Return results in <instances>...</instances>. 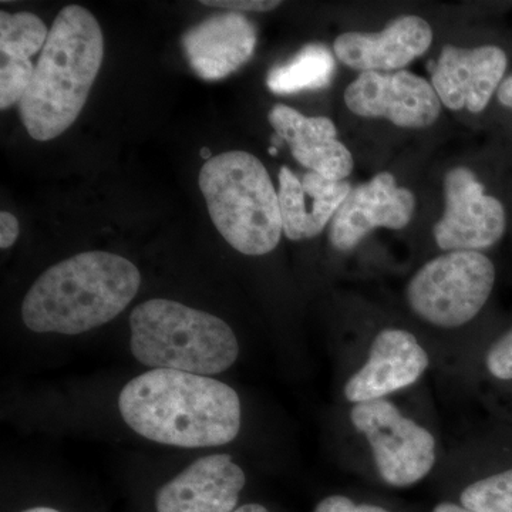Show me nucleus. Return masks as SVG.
I'll return each mask as SVG.
<instances>
[{
	"instance_id": "19",
	"label": "nucleus",
	"mask_w": 512,
	"mask_h": 512,
	"mask_svg": "<svg viewBox=\"0 0 512 512\" xmlns=\"http://www.w3.org/2000/svg\"><path fill=\"white\" fill-rule=\"evenodd\" d=\"M50 30L29 12H0V52L2 59H30L46 45Z\"/></svg>"
},
{
	"instance_id": "26",
	"label": "nucleus",
	"mask_w": 512,
	"mask_h": 512,
	"mask_svg": "<svg viewBox=\"0 0 512 512\" xmlns=\"http://www.w3.org/2000/svg\"><path fill=\"white\" fill-rule=\"evenodd\" d=\"M433 512H473L467 510L463 505H458L454 503H441L434 508Z\"/></svg>"
},
{
	"instance_id": "23",
	"label": "nucleus",
	"mask_w": 512,
	"mask_h": 512,
	"mask_svg": "<svg viewBox=\"0 0 512 512\" xmlns=\"http://www.w3.org/2000/svg\"><path fill=\"white\" fill-rule=\"evenodd\" d=\"M313 512H390L373 504H356L345 495H330L316 505Z\"/></svg>"
},
{
	"instance_id": "15",
	"label": "nucleus",
	"mask_w": 512,
	"mask_h": 512,
	"mask_svg": "<svg viewBox=\"0 0 512 512\" xmlns=\"http://www.w3.org/2000/svg\"><path fill=\"white\" fill-rule=\"evenodd\" d=\"M254 23L231 12L205 19L183 36L191 69L204 80H221L237 72L254 55Z\"/></svg>"
},
{
	"instance_id": "7",
	"label": "nucleus",
	"mask_w": 512,
	"mask_h": 512,
	"mask_svg": "<svg viewBox=\"0 0 512 512\" xmlns=\"http://www.w3.org/2000/svg\"><path fill=\"white\" fill-rule=\"evenodd\" d=\"M357 431L372 447L377 471L392 487H410L436 464V440L429 430L403 416L392 402L357 403L350 412Z\"/></svg>"
},
{
	"instance_id": "24",
	"label": "nucleus",
	"mask_w": 512,
	"mask_h": 512,
	"mask_svg": "<svg viewBox=\"0 0 512 512\" xmlns=\"http://www.w3.org/2000/svg\"><path fill=\"white\" fill-rule=\"evenodd\" d=\"M201 5L211 8L242 10V12H269L281 5L278 0H202Z\"/></svg>"
},
{
	"instance_id": "20",
	"label": "nucleus",
	"mask_w": 512,
	"mask_h": 512,
	"mask_svg": "<svg viewBox=\"0 0 512 512\" xmlns=\"http://www.w3.org/2000/svg\"><path fill=\"white\" fill-rule=\"evenodd\" d=\"M460 503L473 512H512V468L468 485Z\"/></svg>"
},
{
	"instance_id": "9",
	"label": "nucleus",
	"mask_w": 512,
	"mask_h": 512,
	"mask_svg": "<svg viewBox=\"0 0 512 512\" xmlns=\"http://www.w3.org/2000/svg\"><path fill=\"white\" fill-rule=\"evenodd\" d=\"M345 103L356 116L386 119L404 128L429 127L441 111L433 84L403 70L360 74L346 89Z\"/></svg>"
},
{
	"instance_id": "5",
	"label": "nucleus",
	"mask_w": 512,
	"mask_h": 512,
	"mask_svg": "<svg viewBox=\"0 0 512 512\" xmlns=\"http://www.w3.org/2000/svg\"><path fill=\"white\" fill-rule=\"evenodd\" d=\"M198 183L218 232L241 254L274 251L284 234L281 205L265 165L245 151L212 157Z\"/></svg>"
},
{
	"instance_id": "21",
	"label": "nucleus",
	"mask_w": 512,
	"mask_h": 512,
	"mask_svg": "<svg viewBox=\"0 0 512 512\" xmlns=\"http://www.w3.org/2000/svg\"><path fill=\"white\" fill-rule=\"evenodd\" d=\"M35 64L30 59H2L0 69V109L19 104L28 92Z\"/></svg>"
},
{
	"instance_id": "8",
	"label": "nucleus",
	"mask_w": 512,
	"mask_h": 512,
	"mask_svg": "<svg viewBox=\"0 0 512 512\" xmlns=\"http://www.w3.org/2000/svg\"><path fill=\"white\" fill-rule=\"evenodd\" d=\"M444 194L446 210L433 231L440 249L480 252L503 238V204L485 194L473 171L466 167L453 168L446 175Z\"/></svg>"
},
{
	"instance_id": "4",
	"label": "nucleus",
	"mask_w": 512,
	"mask_h": 512,
	"mask_svg": "<svg viewBox=\"0 0 512 512\" xmlns=\"http://www.w3.org/2000/svg\"><path fill=\"white\" fill-rule=\"evenodd\" d=\"M131 353L153 369L211 376L225 372L239 355L228 323L180 302L151 299L130 316Z\"/></svg>"
},
{
	"instance_id": "11",
	"label": "nucleus",
	"mask_w": 512,
	"mask_h": 512,
	"mask_svg": "<svg viewBox=\"0 0 512 512\" xmlns=\"http://www.w3.org/2000/svg\"><path fill=\"white\" fill-rule=\"evenodd\" d=\"M427 367L429 355L412 333L384 329L376 336L365 365L346 383V399L355 404L382 400L412 386Z\"/></svg>"
},
{
	"instance_id": "18",
	"label": "nucleus",
	"mask_w": 512,
	"mask_h": 512,
	"mask_svg": "<svg viewBox=\"0 0 512 512\" xmlns=\"http://www.w3.org/2000/svg\"><path fill=\"white\" fill-rule=\"evenodd\" d=\"M335 69V59L328 47L312 43L303 47L288 63L274 67L268 74L266 84L275 94L322 89L332 80Z\"/></svg>"
},
{
	"instance_id": "22",
	"label": "nucleus",
	"mask_w": 512,
	"mask_h": 512,
	"mask_svg": "<svg viewBox=\"0 0 512 512\" xmlns=\"http://www.w3.org/2000/svg\"><path fill=\"white\" fill-rule=\"evenodd\" d=\"M485 363L497 379L512 380V329L491 346Z\"/></svg>"
},
{
	"instance_id": "12",
	"label": "nucleus",
	"mask_w": 512,
	"mask_h": 512,
	"mask_svg": "<svg viewBox=\"0 0 512 512\" xmlns=\"http://www.w3.org/2000/svg\"><path fill=\"white\" fill-rule=\"evenodd\" d=\"M508 59L495 46L460 49L444 47L433 72L434 90L444 106L480 113L503 82Z\"/></svg>"
},
{
	"instance_id": "27",
	"label": "nucleus",
	"mask_w": 512,
	"mask_h": 512,
	"mask_svg": "<svg viewBox=\"0 0 512 512\" xmlns=\"http://www.w3.org/2000/svg\"><path fill=\"white\" fill-rule=\"evenodd\" d=\"M232 512H269L268 508H265L261 504H245L242 507H238L237 510Z\"/></svg>"
},
{
	"instance_id": "3",
	"label": "nucleus",
	"mask_w": 512,
	"mask_h": 512,
	"mask_svg": "<svg viewBox=\"0 0 512 512\" xmlns=\"http://www.w3.org/2000/svg\"><path fill=\"white\" fill-rule=\"evenodd\" d=\"M103 56V32L92 13L77 5L60 10L19 103L20 119L30 137L53 140L72 126L86 104Z\"/></svg>"
},
{
	"instance_id": "10",
	"label": "nucleus",
	"mask_w": 512,
	"mask_h": 512,
	"mask_svg": "<svg viewBox=\"0 0 512 512\" xmlns=\"http://www.w3.org/2000/svg\"><path fill=\"white\" fill-rule=\"evenodd\" d=\"M416 198L399 187L390 173L377 174L369 183L352 188L330 224L333 248L346 252L376 228L402 229L409 224Z\"/></svg>"
},
{
	"instance_id": "1",
	"label": "nucleus",
	"mask_w": 512,
	"mask_h": 512,
	"mask_svg": "<svg viewBox=\"0 0 512 512\" xmlns=\"http://www.w3.org/2000/svg\"><path fill=\"white\" fill-rule=\"evenodd\" d=\"M119 409L131 430L168 446H224L241 430V400L232 387L178 370L153 369L130 380Z\"/></svg>"
},
{
	"instance_id": "16",
	"label": "nucleus",
	"mask_w": 512,
	"mask_h": 512,
	"mask_svg": "<svg viewBox=\"0 0 512 512\" xmlns=\"http://www.w3.org/2000/svg\"><path fill=\"white\" fill-rule=\"evenodd\" d=\"M269 123L303 167L333 181H345L352 173V154L336 138L338 130L328 117H306L291 107L276 104L269 113Z\"/></svg>"
},
{
	"instance_id": "17",
	"label": "nucleus",
	"mask_w": 512,
	"mask_h": 512,
	"mask_svg": "<svg viewBox=\"0 0 512 512\" xmlns=\"http://www.w3.org/2000/svg\"><path fill=\"white\" fill-rule=\"evenodd\" d=\"M350 191L346 181L329 180L313 171L301 180L288 167H282L278 195L286 237L292 241L318 237Z\"/></svg>"
},
{
	"instance_id": "25",
	"label": "nucleus",
	"mask_w": 512,
	"mask_h": 512,
	"mask_svg": "<svg viewBox=\"0 0 512 512\" xmlns=\"http://www.w3.org/2000/svg\"><path fill=\"white\" fill-rule=\"evenodd\" d=\"M19 237V222L15 215L8 211L0 214V247L3 249L12 247Z\"/></svg>"
},
{
	"instance_id": "6",
	"label": "nucleus",
	"mask_w": 512,
	"mask_h": 512,
	"mask_svg": "<svg viewBox=\"0 0 512 512\" xmlns=\"http://www.w3.org/2000/svg\"><path fill=\"white\" fill-rule=\"evenodd\" d=\"M494 284L495 268L487 256L476 251L447 252L413 276L407 301L419 318L453 329L476 318Z\"/></svg>"
},
{
	"instance_id": "14",
	"label": "nucleus",
	"mask_w": 512,
	"mask_h": 512,
	"mask_svg": "<svg viewBox=\"0 0 512 512\" xmlns=\"http://www.w3.org/2000/svg\"><path fill=\"white\" fill-rule=\"evenodd\" d=\"M433 30L419 16H400L379 33L348 32L335 40V55L350 69L382 73L402 69L423 56Z\"/></svg>"
},
{
	"instance_id": "28",
	"label": "nucleus",
	"mask_w": 512,
	"mask_h": 512,
	"mask_svg": "<svg viewBox=\"0 0 512 512\" xmlns=\"http://www.w3.org/2000/svg\"><path fill=\"white\" fill-rule=\"evenodd\" d=\"M22 512H62L59 510H56V508H50V507H35V508H29V510H25Z\"/></svg>"
},
{
	"instance_id": "2",
	"label": "nucleus",
	"mask_w": 512,
	"mask_h": 512,
	"mask_svg": "<svg viewBox=\"0 0 512 512\" xmlns=\"http://www.w3.org/2000/svg\"><path fill=\"white\" fill-rule=\"evenodd\" d=\"M140 284L137 266L123 256L83 252L37 278L23 301V322L37 333L80 335L120 315Z\"/></svg>"
},
{
	"instance_id": "13",
	"label": "nucleus",
	"mask_w": 512,
	"mask_h": 512,
	"mask_svg": "<svg viewBox=\"0 0 512 512\" xmlns=\"http://www.w3.org/2000/svg\"><path fill=\"white\" fill-rule=\"evenodd\" d=\"M247 484L228 454L202 457L160 488L157 512H232Z\"/></svg>"
}]
</instances>
